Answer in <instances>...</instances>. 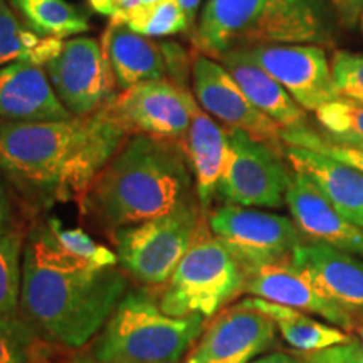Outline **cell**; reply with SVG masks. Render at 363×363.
I'll use <instances>...</instances> for the list:
<instances>
[{
	"mask_svg": "<svg viewBox=\"0 0 363 363\" xmlns=\"http://www.w3.org/2000/svg\"><path fill=\"white\" fill-rule=\"evenodd\" d=\"M195 106L192 89L163 78L120 91L104 110L128 136L145 135L182 145Z\"/></svg>",
	"mask_w": 363,
	"mask_h": 363,
	"instance_id": "cell-10",
	"label": "cell"
},
{
	"mask_svg": "<svg viewBox=\"0 0 363 363\" xmlns=\"http://www.w3.org/2000/svg\"><path fill=\"white\" fill-rule=\"evenodd\" d=\"M305 111L340 98L325 49L316 44H266L246 49Z\"/></svg>",
	"mask_w": 363,
	"mask_h": 363,
	"instance_id": "cell-13",
	"label": "cell"
},
{
	"mask_svg": "<svg viewBox=\"0 0 363 363\" xmlns=\"http://www.w3.org/2000/svg\"><path fill=\"white\" fill-rule=\"evenodd\" d=\"M54 347L21 315H0V363H52Z\"/></svg>",
	"mask_w": 363,
	"mask_h": 363,
	"instance_id": "cell-26",
	"label": "cell"
},
{
	"mask_svg": "<svg viewBox=\"0 0 363 363\" xmlns=\"http://www.w3.org/2000/svg\"><path fill=\"white\" fill-rule=\"evenodd\" d=\"M182 148L192 170L197 201L202 211L208 214L212 199L216 197L217 185L229 160L230 143L227 126L217 123L197 103Z\"/></svg>",
	"mask_w": 363,
	"mask_h": 363,
	"instance_id": "cell-18",
	"label": "cell"
},
{
	"mask_svg": "<svg viewBox=\"0 0 363 363\" xmlns=\"http://www.w3.org/2000/svg\"><path fill=\"white\" fill-rule=\"evenodd\" d=\"M194 195V175L180 143L130 135L89 185L79 211L111 235L169 214Z\"/></svg>",
	"mask_w": 363,
	"mask_h": 363,
	"instance_id": "cell-3",
	"label": "cell"
},
{
	"mask_svg": "<svg viewBox=\"0 0 363 363\" xmlns=\"http://www.w3.org/2000/svg\"><path fill=\"white\" fill-rule=\"evenodd\" d=\"M130 289L120 266L99 267L67 254L48 224L29 230L22 254L19 315L56 347L89 343Z\"/></svg>",
	"mask_w": 363,
	"mask_h": 363,
	"instance_id": "cell-1",
	"label": "cell"
},
{
	"mask_svg": "<svg viewBox=\"0 0 363 363\" xmlns=\"http://www.w3.org/2000/svg\"><path fill=\"white\" fill-rule=\"evenodd\" d=\"M251 363H306L303 357H294L286 352H272L267 355H261Z\"/></svg>",
	"mask_w": 363,
	"mask_h": 363,
	"instance_id": "cell-38",
	"label": "cell"
},
{
	"mask_svg": "<svg viewBox=\"0 0 363 363\" xmlns=\"http://www.w3.org/2000/svg\"><path fill=\"white\" fill-rule=\"evenodd\" d=\"M242 293L303 313H313L345 330L353 328L355 323L350 310L326 296L311 276L294 264L291 257L249 272Z\"/></svg>",
	"mask_w": 363,
	"mask_h": 363,
	"instance_id": "cell-15",
	"label": "cell"
},
{
	"mask_svg": "<svg viewBox=\"0 0 363 363\" xmlns=\"http://www.w3.org/2000/svg\"><path fill=\"white\" fill-rule=\"evenodd\" d=\"M126 136L104 108L61 121L0 120V175L35 207L79 203Z\"/></svg>",
	"mask_w": 363,
	"mask_h": 363,
	"instance_id": "cell-2",
	"label": "cell"
},
{
	"mask_svg": "<svg viewBox=\"0 0 363 363\" xmlns=\"http://www.w3.org/2000/svg\"><path fill=\"white\" fill-rule=\"evenodd\" d=\"M190 81L194 98L203 111L224 126L246 131L284 153L283 128L249 101L240 86L219 61L195 54Z\"/></svg>",
	"mask_w": 363,
	"mask_h": 363,
	"instance_id": "cell-12",
	"label": "cell"
},
{
	"mask_svg": "<svg viewBox=\"0 0 363 363\" xmlns=\"http://www.w3.org/2000/svg\"><path fill=\"white\" fill-rule=\"evenodd\" d=\"M121 24H126L131 30L145 38H169V35L194 33V27L182 11L177 0H160L143 9H138Z\"/></svg>",
	"mask_w": 363,
	"mask_h": 363,
	"instance_id": "cell-27",
	"label": "cell"
},
{
	"mask_svg": "<svg viewBox=\"0 0 363 363\" xmlns=\"http://www.w3.org/2000/svg\"><path fill=\"white\" fill-rule=\"evenodd\" d=\"M91 9L94 12L99 13V16L104 17H111L115 16L116 12V0H88Z\"/></svg>",
	"mask_w": 363,
	"mask_h": 363,
	"instance_id": "cell-39",
	"label": "cell"
},
{
	"mask_svg": "<svg viewBox=\"0 0 363 363\" xmlns=\"http://www.w3.org/2000/svg\"><path fill=\"white\" fill-rule=\"evenodd\" d=\"M69 118L44 66L21 61L0 67V120L35 123Z\"/></svg>",
	"mask_w": 363,
	"mask_h": 363,
	"instance_id": "cell-17",
	"label": "cell"
},
{
	"mask_svg": "<svg viewBox=\"0 0 363 363\" xmlns=\"http://www.w3.org/2000/svg\"><path fill=\"white\" fill-rule=\"evenodd\" d=\"M101 48L110 61L120 91L167 76L162 44L135 33L126 24L110 22L103 34Z\"/></svg>",
	"mask_w": 363,
	"mask_h": 363,
	"instance_id": "cell-22",
	"label": "cell"
},
{
	"mask_svg": "<svg viewBox=\"0 0 363 363\" xmlns=\"http://www.w3.org/2000/svg\"><path fill=\"white\" fill-rule=\"evenodd\" d=\"M283 143L288 145V147L313 150V152L321 153V155L335 158V160L342 162L345 165H350L363 174V150L338 145L321 138L320 135H316L308 126L298 130H283Z\"/></svg>",
	"mask_w": 363,
	"mask_h": 363,
	"instance_id": "cell-31",
	"label": "cell"
},
{
	"mask_svg": "<svg viewBox=\"0 0 363 363\" xmlns=\"http://www.w3.org/2000/svg\"><path fill=\"white\" fill-rule=\"evenodd\" d=\"M65 40L43 38L29 29L16 12L0 0V67L13 62H33L45 66L62 49Z\"/></svg>",
	"mask_w": 363,
	"mask_h": 363,
	"instance_id": "cell-24",
	"label": "cell"
},
{
	"mask_svg": "<svg viewBox=\"0 0 363 363\" xmlns=\"http://www.w3.org/2000/svg\"><path fill=\"white\" fill-rule=\"evenodd\" d=\"M271 318L238 303L214 316L184 363H251L276 342Z\"/></svg>",
	"mask_w": 363,
	"mask_h": 363,
	"instance_id": "cell-14",
	"label": "cell"
},
{
	"mask_svg": "<svg viewBox=\"0 0 363 363\" xmlns=\"http://www.w3.org/2000/svg\"><path fill=\"white\" fill-rule=\"evenodd\" d=\"M24 244L21 230L0 235V315H19Z\"/></svg>",
	"mask_w": 363,
	"mask_h": 363,
	"instance_id": "cell-28",
	"label": "cell"
},
{
	"mask_svg": "<svg viewBox=\"0 0 363 363\" xmlns=\"http://www.w3.org/2000/svg\"><path fill=\"white\" fill-rule=\"evenodd\" d=\"M240 303L271 318L284 342L299 353L320 352L350 340V337L338 326L320 323L315 318L294 310V308L278 305V303L261 298H246Z\"/></svg>",
	"mask_w": 363,
	"mask_h": 363,
	"instance_id": "cell-23",
	"label": "cell"
},
{
	"mask_svg": "<svg viewBox=\"0 0 363 363\" xmlns=\"http://www.w3.org/2000/svg\"><path fill=\"white\" fill-rule=\"evenodd\" d=\"M316 120L330 140L363 138V101L340 96L316 110Z\"/></svg>",
	"mask_w": 363,
	"mask_h": 363,
	"instance_id": "cell-30",
	"label": "cell"
},
{
	"mask_svg": "<svg viewBox=\"0 0 363 363\" xmlns=\"http://www.w3.org/2000/svg\"><path fill=\"white\" fill-rule=\"evenodd\" d=\"M291 219L311 242L363 257V229L345 219L308 177L294 172L286 192Z\"/></svg>",
	"mask_w": 363,
	"mask_h": 363,
	"instance_id": "cell-16",
	"label": "cell"
},
{
	"mask_svg": "<svg viewBox=\"0 0 363 363\" xmlns=\"http://www.w3.org/2000/svg\"><path fill=\"white\" fill-rule=\"evenodd\" d=\"M343 26L355 27L363 13V0H330Z\"/></svg>",
	"mask_w": 363,
	"mask_h": 363,
	"instance_id": "cell-36",
	"label": "cell"
},
{
	"mask_svg": "<svg viewBox=\"0 0 363 363\" xmlns=\"http://www.w3.org/2000/svg\"><path fill=\"white\" fill-rule=\"evenodd\" d=\"M358 335H360L362 340H363V326H360V328H358Z\"/></svg>",
	"mask_w": 363,
	"mask_h": 363,
	"instance_id": "cell-43",
	"label": "cell"
},
{
	"mask_svg": "<svg viewBox=\"0 0 363 363\" xmlns=\"http://www.w3.org/2000/svg\"><path fill=\"white\" fill-rule=\"evenodd\" d=\"M207 220L216 238L246 274L288 259L303 244L301 233L293 219L254 207L224 203L208 212Z\"/></svg>",
	"mask_w": 363,
	"mask_h": 363,
	"instance_id": "cell-8",
	"label": "cell"
},
{
	"mask_svg": "<svg viewBox=\"0 0 363 363\" xmlns=\"http://www.w3.org/2000/svg\"><path fill=\"white\" fill-rule=\"evenodd\" d=\"M330 142L338 143V145H347V147H353V148L363 150V138H337V140H330Z\"/></svg>",
	"mask_w": 363,
	"mask_h": 363,
	"instance_id": "cell-42",
	"label": "cell"
},
{
	"mask_svg": "<svg viewBox=\"0 0 363 363\" xmlns=\"http://www.w3.org/2000/svg\"><path fill=\"white\" fill-rule=\"evenodd\" d=\"M301 355L306 363H363V343L348 340L325 350Z\"/></svg>",
	"mask_w": 363,
	"mask_h": 363,
	"instance_id": "cell-33",
	"label": "cell"
},
{
	"mask_svg": "<svg viewBox=\"0 0 363 363\" xmlns=\"http://www.w3.org/2000/svg\"><path fill=\"white\" fill-rule=\"evenodd\" d=\"M69 363H123V362H113V360H99L91 352H81L69 360Z\"/></svg>",
	"mask_w": 363,
	"mask_h": 363,
	"instance_id": "cell-41",
	"label": "cell"
},
{
	"mask_svg": "<svg viewBox=\"0 0 363 363\" xmlns=\"http://www.w3.org/2000/svg\"><path fill=\"white\" fill-rule=\"evenodd\" d=\"M195 54L219 59L266 44H331L320 0H207L192 35Z\"/></svg>",
	"mask_w": 363,
	"mask_h": 363,
	"instance_id": "cell-4",
	"label": "cell"
},
{
	"mask_svg": "<svg viewBox=\"0 0 363 363\" xmlns=\"http://www.w3.org/2000/svg\"><path fill=\"white\" fill-rule=\"evenodd\" d=\"M157 2H160V0H116V12L111 17V22H123L125 17H128L130 13Z\"/></svg>",
	"mask_w": 363,
	"mask_h": 363,
	"instance_id": "cell-37",
	"label": "cell"
},
{
	"mask_svg": "<svg viewBox=\"0 0 363 363\" xmlns=\"http://www.w3.org/2000/svg\"><path fill=\"white\" fill-rule=\"evenodd\" d=\"M362 33H363V13H362Z\"/></svg>",
	"mask_w": 363,
	"mask_h": 363,
	"instance_id": "cell-44",
	"label": "cell"
},
{
	"mask_svg": "<svg viewBox=\"0 0 363 363\" xmlns=\"http://www.w3.org/2000/svg\"><path fill=\"white\" fill-rule=\"evenodd\" d=\"M203 214L194 195L169 214L113 233L120 267L148 288L165 286L189 251Z\"/></svg>",
	"mask_w": 363,
	"mask_h": 363,
	"instance_id": "cell-7",
	"label": "cell"
},
{
	"mask_svg": "<svg viewBox=\"0 0 363 363\" xmlns=\"http://www.w3.org/2000/svg\"><path fill=\"white\" fill-rule=\"evenodd\" d=\"M227 131L229 160L217 185V197L242 207H283L293 180L281 160L283 153L242 130L227 126Z\"/></svg>",
	"mask_w": 363,
	"mask_h": 363,
	"instance_id": "cell-9",
	"label": "cell"
},
{
	"mask_svg": "<svg viewBox=\"0 0 363 363\" xmlns=\"http://www.w3.org/2000/svg\"><path fill=\"white\" fill-rule=\"evenodd\" d=\"M291 259L326 296L347 310H363V261L326 244H299Z\"/></svg>",
	"mask_w": 363,
	"mask_h": 363,
	"instance_id": "cell-20",
	"label": "cell"
},
{
	"mask_svg": "<svg viewBox=\"0 0 363 363\" xmlns=\"http://www.w3.org/2000/svg\"><path fill=\"white\" fill-rule=\"evenodd\" d=\"M17 224H19V214H17L13 192L9 182L0 175V235L19 230Z\"/></svg>",
	"mask_w": 363,
	"mask_h": 363,
	"instance_id": "cell-35",
	"label": "cell"
},
{
	"mask_svg": "<svg viewBox=\"0 0 363 363\" xmlns=\"http://www.w3.org/2000/svg\"><path fill=\"white\" fill-rule=\"evenodd\" d=\"M163 54H165L167 72L170 74V81H174L182 88L190 89L187 84L189 69H192V62H189L184 48L175 43H162Z\"/></svg>",
	"mask_w": 363,
	"mask_h": 363,
	"instance_id": "cell-34",
	"label": "cell"
},
{
	"mask_svg": "<svg viewBox=\"0 0 363 363\" xmlns=\"http://www.w3.org/2000/svg\"><path fill=\"white\" fill-rule=\"evenodd\" d=\"M331 72L340 96L363 101V52L337 51L331 61Z\"/></svg>",
	"mask_w": 363,
	"mask_h": 363,
	"instance_id": "cell-32",
	"label": "cell"
},
{
	"mask_svg": "<svg viewBox=\"0 0 363 363\" xmlns=\"http://www.w3.org/2000/svg\"><path fill=\"white\" fill-rule=\"evenodd\" d=\"M24 24L43 38L66 39L88 33V17L66 0H11Z\"/></svg>",
	"mask_w": 363,
	"mask_h": 363,
	"instance_id": "cell-25",
	"label": "cell"
},
{
	"mask_svg": "<svg viewBox=\"0 0 363 363\" xmlns=\"http://www.w3.org/2000/svg\"><path fill=\"white\" fill-rule=\"evenodd\" d=\"M284 155L294 172L308 177L345 219L363 229V174L360 170L308 148L284 145Z\"/></svg>",
	"mask_w": 363,
	"mask_h": 363,
	"instance_id": "cell-19",
	"label": "cell"
},
{
	"mask_svg": "<svg viewBox=\"0 0 363 363\" xmlns=\"http://www.w3.org/2000/svg\"><path fill=\"white\" fill-rule=\"evenodd\" d=\"M45 224L49 225L59 246L71 256L99 267L120 266L116 252L111 251L110 247L103 246V244H98L83 229H69L56 217H49Z\"/></svg>",
	"mask_w": 363,
	"mask_h": 363,
	"instance_id": "cell-29",
	"label": "cell"
},
{
	"mask_svg": "<svg viewBox=\"0 0 363 363\" xmlns=\"http://www.w3.org/2000/svg\"><path fill=\"white\" fill-rule=\"evenodd\" d=\"M49 79L72 116H89L116 96V79L101 44L91 38L65 40L48 65Z\"/></svg>",
	"mask_w": 363,
	"mask_h": 363,
	"instance_id": "cell-11",
	"label": "cell"
},
{
	"mask_svg": "<svg viewBox=\"0 0 363 363\" xmlns=\"http://www.w3.org/2000/svg\"><path fill=\"white\" fill-rule=\"evenodd\" d=\"M199 315L170 316L148 286L128 289L99 331L91 353L123 363H182L206 330Z\"/></svg>",
	"mask_w": 363,
	"mask_h": 363,
	"instance_id": "cell-5",
	"label": "cell"
},
{
	"mask_svg": "<svg viewBox=\"0 0 363 363\" xmlns=\"http://www.w3.org/2000/svg\"><path fill=\"white\" fill-rule=\"evenodd\" d=\"M244 283L246 272L216 238L203 214L189 251L158 294V305L170 316L211 320L242 293Z\"/></svg>",
	"mask_w": 363,
	"mask_h": 363,
	"instance_id": "cell-6",
	"label": "cell"
},
{
	"mask_svg": "<svg viewBox=\"0 0 363 363\" xmlns=\"http://www.w3.org/2000/svg\"><path fill=\"white\" fill-rule=\"evenodd\" d=\"M217 61L230 72L257 110L274 120L283 130L306 126V111L294 101L291 94L249 56L246 49L225 52Z\"/></svg>",
	"mask_w": 363,
	"mask_h": 363,
	"instance_id": "cell-21",
	"label": "cell"
},
{
	"mask_svg": "<svg viewBox=\"0 0 363 363\" xmlns=\"http://www.w3.org/2000/svg\"><path fill=\"white\" fill-rule=\"evenodd\" d=\"M177 2H179L182 11H184L185 16H187L190 26L195 29V26H197V11L202 0H177Z\"/></svg>",
	"mask_w": 363,
	"mask_h": 363,
	"instance_id": "cell-40",
	"label": "cell"
}]
</instances>
